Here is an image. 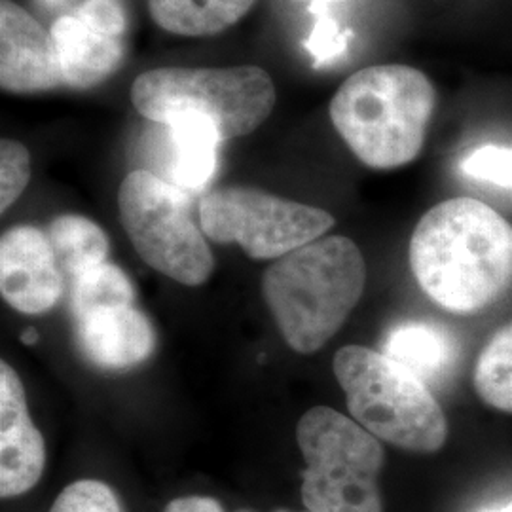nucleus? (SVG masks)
Listing matches in <instances>:
<instances>
[{
	"label": "nucleus",
	"mask_w": 512,
	"mask_h": 512,
	"mask_svg": "<svg viewBox=\"0 0 512 512\" xmlns=\"http://www.w3.org/2000/svg\"><path fill=\"white\" fill-rule=\"evenodd\" d=\"M410 268L440 308L471 315L490 308L512 283V224L475 198H452L421 217Z\"/></svg>",
	"instance_id": "nucleus-1"
},
{
	"label": "nucleus",
	"mask_w": 512,
	"mask_h": 512,
	"mask_svg": "<svg viewBox=\"0 0 512 512\" xmlns=\"http://www.w3.org/2000/svg\"><path fill=\"white\" fill-rule=\"evenodd\" d=\"M365 283L361 249L349 238L330 236L277 258L264 274L262 289L285 342L308 355L344 327Z\"/></svg>",
	"instance_id": "nucleus-2"
},
{
	"label": "nucleus",
	"mask_w": 512,
	"mask_h": 512,
	"mask_svg": "<svg viewBox=\"0 0 512 512\" xmlns=\"http://www.w3.org/2000/svg\"><path fill=\"white\" fill-rule=\"evenodd\" d=\"M437 92L408 65H374L351 74L330 101V120L349 150L372 169H397L418 158Z\"/></svg>",
	"instance_id": "nucleus-3"
},
{
	"label": "nucleus",
	"mask_w": 512,
	"mask_h": 512,
	"mask_svg": "<svg viewBox=\"0 0 512 512\" xmlns=\"http://www.w3.org/2000/svg\"><path fill=\"white\" fill-rule=\"evenodd\" d=\"M334 374L349 412L376 439L418 454H435L448 439V421L429 385L385 353L346 346Z\"/></svg>",
	"instance_id": "nucleus-4"
},
{
	"label": "nucleus",
	"mask_w": 512,
	"mask_h": 512,
	"mask_svg": "<svg viewBox=\"0 0 512 512\" xmlns=\"http://www.w3.org/2000/svg\"><path fill=\"white\" fill-rule=\"evenodd\" d=\"M275 86L260 67L181 69L164 67L137 76L131 101L147 120L167 124L200 114L219 129L222 141L255 131L275 107Z\"/></svg>",
	"instance_id": "nucleus-5"
},
{
	"label": "nucleus",
	"mask_w": 512,
	"mask_h": 512,
	"mask_svg": "<svg viewBox=\"0 0 512 512\" xmlns=\"http://www.w3.org/2000/svg\"><path fill=\"white\" fill-rule=\"evenodd\" d=\"M306 459L302 501L310 512H384L378 476L384 448L357 421L329 406L308 410L296 427Z\"/></svg>",
	"instance_id": "nucleus-6"
},
{
	"label": "nucleus",
	"mask_w": 512,
	"mask_h": 512,
	"mask_svg": "<svg viewBox=\"0 0 512 512\" xmlns=\"http://www.w3.org/2000/svg\"><path fill=\"white\" fill-rule=\"evenodd\" d=\"M118 209L135 251L156 272L188 287L211 277L215 258L190 217V194L137 169L120 184Z\"/></svg>",
	"instance_id": "nucleus-7"
},
{
	"label": "nucleus",
	"mask_w": 512,
	"mask_h": 512,
	"mask_svg": "<svg viewBox=\"0 0 512 512\" xmlns=\"http://www.w3.org/2000/svg\"><path fill=\"white\" fill-rule=\"evenodd\" d=\"M200 220L207 238L238 243L255 260L289 255L323 238L334 226L332 215L323 209L245 186L219 188L203 196Z\"/></svg>",
	"instance_id": "nucleus-8"
},
{
	"label": "nucleus",
	"mask_w": 512,
	"mask_h": 512,
	"mask_svg": "<svg viewBox=\"0 0 512 512\" xmlns=\"http://www.w3.org/2000/svg\"><path fill=\"white\" fill-rule=\"evenodd\" d=\"M50 236L35 226H16L0 239V293L14 310L38 315L52 310L65 291Z\"/></svg>",
	"instance_id": "nucleus-9"
},
{
	"label": "nucleus",
	"mask_w": 512,
	"mask_h": 512,
	"mask_svg": "<svg viewBox=\"0 0 512 512\" xmlns=\"http://www.w3.org/2000/svg\"><path fill=\"white\" fill-rule=\"evenodd\" d=\"M0 86L19 95L65 86L52 33L12 0L0 2Z\"/></svg>",
	"instance_id": "nucleus-10"
},
{
	"label": "nucleus",
	"mask_w": 512,
	"mask_h": 512,
	"mask_svg": "<svg viewBox=\"0 0 512 512\" xmlns=\"http://www.w3.org/2000/svg\"><path fill=\"white\" fill-rule=\"evenodd\" d=\"M46 465V446L29 416L18 372L0 365V495L27 494L37 486Z\"/></svg>",
	"instance_id": "nucleus-11"
},
{
	"label": "nucleus",
	"mask_w": 512,
	"mask_h": 512,
	"mask_svg": "<svg viewBox=\"0 0 512 512\" xmlns=\"http://www.w3.org/2000/svg\"><path fill=\"white\" fill-rule=\"evenodd\" d=\"M74 321L82 353L99 368H133L156 349V330L147 315L133 306L92 311Z\"/></svg>",
	"instance_id": "nucleus-12"
},
{
	"label": "nucleus",
	"mask_w": 512,
	"mask_h": 512,
	"mask_svg": "<svg viewBox=\"0 0 512 512\" xmlns=\"http://www.w3.org/2000/svg\"><path fill=\"white\" fill-rule=\"evenodd\" d=\"M158 126L162 128L158 177L186 194L205 190L219 169L222 137L217 126L200 114H183Z\"/></svg>",
	"instance_id": "nucleus-13"
},
{
	"label": "nucleus",
	"mask_w": 512,
	"mask_h": 512,
	"mask_svg": "<svg viewBox=\"0 0 512 512\" xmlns=\"http://www.w3.org/2000/svg\"><path fill=\"white\" fill-rule=\"evenodd\" d=\"M52 37L63 71V84L90 90L116 73L126 59V42L73 18L55 19Z\"/></svg>",
	"instance_id": "nucleus-14"
},
{
	"label": "nucleus",
	"mask_w": 512,
	"mask_h": 512,
	"mask_svg": "<svg viewBox=\"0 0 512 512\" xmlns=\"http://www.w3.org/2000/svg\"><path fill=\"white\" fill-rule=\"evenodd\" d=\"M458 353L454 334L429 321H403L391 327L385 338V355L412 370L425 384L448 376Z\"/></svg>",
	"instance_id": "nucleus-15"
},
{
	"label": "nucleus",
	"mask_w": 512,
	"mask_h": 512,
	"mask_svg": "<svg viewBox=\"0 0 512 512\" xmlns=\"http://www.w3.org/2000/svg\"><path fill=\"white\" fill-rule=\"evenodd\" d=\"M256 0H148L152 19L173 35L211 37L236 25Z\"/></svg>",
	"instance_id": "nucleus-16"
},
{
	"label": "nucleus",
	"mask_w": 512,
	"mask_h": 512,
	"mask_svg": "<svg viewBox=\"0 0 512 512\" xmlns=\"http://www.w3.org/2000/svg\"><path fill=\"white\" fill-rule=\"evenodd\" d=\"M50 241L65 275L74 277L107 262L109 238L101 226L80 215H61L50 226Z\"/></svg>",
	"instance_id": "nucleus-17"
},
{
	"label": "nucleus",
	"mask_w": 512,
	"mask_h": 512,
	"mask_svg": "<svg viewBox=\"0 0 512 512\" xmlns=\"http://www.w3.org/2000/svg\"><path fill=\"white\" fill-rule=\"evenodd\" d=\"M473 384L482 403L512 414V323L497 330L480 351Z\"/></svg>",
	"instance_id": "nucleus-18"
},
{
	"label": "nucleus",
	"mask_w": 512,
	"mask_h": 512,
	"mask_svg": "<svg viewBox=\"0 0 512 512\" xmlns=\"http://www.w3.org/2000/svg\"><path fill=\"white\" fill-rule=\"evenodd\" d=\"M69 279L74 319L92 311L133 306L131 281L114 264L103 262Z\"/></svg>",
	"instance_id": "nucleus-19"
},
{
	"label": "nucleus",
	"mask_w": 512,
	"mask_h": 512,
	"mask_svg": "<svg viewBox=\"0 0 512 512\" xmlns=\"http://www.w3.org/2000/svg\"><path fill=\"white\" fill-rule=\"evenodd\" d=\"M35 4L55 19H78L114 37H122L128 29L126 0H35Z\"/></svg>",
	"instance_id": "nucleus-20"
},
{
	"label": "nucleus",
	"mask_w": 512,
	"mask_h": 512,
	"mask_svg": "<svg viewBox=\"0 0 512 512\" xmlns=\"http://www.w3.org/2000/svg\"><path fill=\"white\" fill-rule=\"evenodd\" d=\"M31 179L29 150L18 141L2 139L0 143V211L12 207Z\"/></svg>",
	"instance_id": "nucleus-21"
},
{
	"label": "nucleus",
	"mask_w": 512,
	"mask_h": 512,
	"mask_svg": "<svg viewBox=\"0 0 512 512\" xmlns=\"http://www.w3.org/2000/svg\"><path fill=\"white\" fill-rule=\"evenodd\" d=\"M50 512H122V507L107 484L78 480L59 494Z\"/></svg>",
	"instance_id": "nucleus-22"
},
{
	"label": "nucleus",
	"mask_w": 512,
	"mask_h": 512,
	"mask_svg": "<svg viewBox=\"0 0 512 512\" xmlns=\"http://www.w3.org/2000/svg\"><path fill=\"white\" fill-rule=\"evenodd\" d=\"M461 169L475 181L512 188V147L484 145L475 148L463 160Z\"/></svg>",
	"instance_id": "nucleus-23"
},
{
	"label": "nucleus",
	"mask_w": 512,
	"mask_h": 512,
	"mask_svg": "<svg viewBox=\"0 0 512 512\" xmlns=\"http://www.w3.org/2000/svg\"><path fill=\"white\" fill-rule=\"evenodd\" d=\"M306 48L310 50L317 65L327 63L330 59L338 57L346 48V38L342 35L340 27L330 18H321L306 42Z\"/></svg>",
	"instance_id": "nucleus-24"
},
{
	"label": "nucleus",
	"mask_w": 512,
	"mask_h": 512,
	"mask_svg": "<svg viewBox=\"0 0 512 512\" xmlns=\"http://www.w3.org/2000/svg\"><path fill=\"white\" fill-rule=\"evenodd\" d=\"M164 512H224L219 501L211 497H181L167 505Z\"/></svg>",
	"instance_id": "nucleus-25"
},
{
	"label": "nucleus",
	"mask_w": 512,
	"mask_h": 512,
	"mask_svg": "<svg viewBox=\"0 0 512 512\" xmlns=\"http://www.w3.org/2000/svg\"><path fill=\"white\" fill-rule=\"evenodd\" d=\"M21 342H23V344H27V346H33V344H37L38 330L33 329V327H29V329L23 330V332H21Z\"/></svg>",
	"instance_id": "nucleus-26"
},
{
	"label": "nucleus",
	"mask_w": 512,
	"mask_h": 512,
	"mask_svg": "<svg viewBox=\"0 0 512 512\" xmlns=\"http://www.w3.org/2000/svg\"><path fill=\"white\" fill-rule=\"evenodd\" d=\"M484 512H512V503L505 505V507H499V509H490V511Z\"/></svg>",
	"instance_id": "nucleus-27"
},
{
	"label": "nucleus",
	"mask_w": 512,
	"mask_h": 512,
	"mask_svg": "<svg viewBox=\"0 0 512 512\" xmlns=\"http://www.w3.org/2000/svg\"><path fill=\"white\" fill-rule=\"evenodd\" d=\"M311 2H313V4H317V2H325V0H311Z\"/></svg>",
	"instance_id": "nucleus-28"
},
{
	"label": "nucleus",
	"mask_w": 512,
	"mask_h": 512,
	"mask_svg": "<svg viewBox=\"0 0 512 512\" xmlns=\"http://www.w3.org/2000/svg\"><path fill=\"white\" fill-rule=\"evenodd\" d=\"M279 512H287V511H279Z\"/></svg>",
	"instance_id": "nucleus-29"
}]
</instances>
